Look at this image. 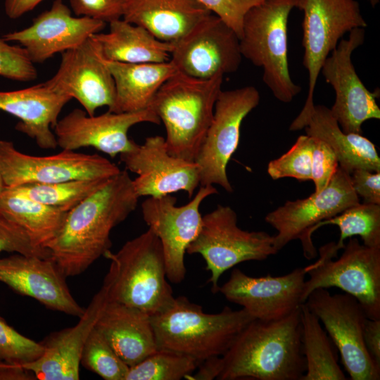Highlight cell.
Returning <instances> with one entry per match:
<instances>
[{"instance_id": "4fadbf2b", "label": "cell", "mask_w": 380, "mask_h": 380, "mask_svg": "<svg viewBox=\"0 0 380 380\" xmlns=\"http://www.w3.org/2000/svg\"><path fill=\"white\" fill-rule=\"evenodd\" d=\"M0 170L6 187L80 179H110L121 171L99 154L62 150L51 156H31L19 151L13 142L6 140H0Z\"/></svg>"}, {"instance_id": "74e56055", "label": "cell", "mask_w": 380, "mask_h": 380, "mask_svg": "<svg viewBox=\"0 0 380 380\" xmlns=\"http://www.w3.org/2000/svg\"><path fill=\"white\" fill-rule=\"evenodd\" d=\"M0 76L18 82H30L37 71L27 51L21 46L11 45L0 38Z\"/></svg>"}, {"instance_id": "7402d4cb", "label": "cell", "mask_w": 380, "mask_h": 380, "mask_svg": "<svg viewBox=\"0 0 380 380\" xmlns=\"http://www.w3.org/2000/svg\"><path fill=\"white\" fill-rule=\"evenodd\" d=\"M65 279L50 258L19 253L0 258V282L50 310L80 317L85 308L75 300Z\"/></svg>"}, {"instance_id": "603a6c76", "label": "cell", "mask_w": 380, "mask_h": 380, "mask_svg": "<svg viewBox=\"0 0 380 380\" xmlns=\"http://www.w3.org/2000/svg\"><path fill=\"white\" fill-rule=\"evenodd\" d=\"M108 300L102 286L73 327L51 334L42 343L44 351L23 367L39 380H77L84 344Z\"/></svg>"}, {"instance_id": "60d3db41", "label": "cell", "mask_w": 380, "mask_h": 380, "mask_svg": "<svg viewBox=\"0 0 380 380\" xmlns=\"http://www.w3.org/2000/svg\"><path fill=\"white\" fill-rule=\"evenodd\" d=\"M212 13L221 18L240 39L243 18L253 6L265 0H197Z\"/></svg>"}, {"instance_id": "f35d334b", "label": "cell", "mask_w": 380, "mask_h": 380, "mask_svg": "<svg viewBox=\"0 0 380 380\" xmlns=\"http://www.w3.org/2000/svg\"><path fill=\"white\" fill-rule=\"evenodd\" d=\"M4 251L50 258L48 249L35 244L20 227L0 213V253Z\"/></svg>"}, {"instance_id": "836d02e7", "label": "cell", "mask_w": 380, "mask_h": 380, "mask_svg": "<svg viewBox=\"0 0 380 380\" xmlns=\"http://www.w3.org/2000/svg\"><path fill=\"white\" fill-rule=\"evenodd\" d=\"M198 365L191 357L158 349L137 365L130 367L125 380L188 379Z\"/></svg>"}, {"instance_id": "5b68a950", "label": "cell", "mask_w": 380, "mask_h": 380, "mask_svg": "<svg viewBox=\"0 0 380 380\" xmlns=\"http://www.w3.org/2000/svg\"><path fill=\"white\" fill-rule=\"evenodd\" d=\"M110 260L103 286L110 301L138 308L150 316L167 309L175 297L167 278L161 243L148 229L127 241Z\"/></svg>"}, {"instance_id": "d6986e66", "label": "cell", "mask_w": 380, "mask_h": 380, "mask_svg": "<svg viewBox=\"0 0 380 380\" xmlns=\"http://www.w3.org/2000/svg\"><path fill=\"white\" fill-rule=\"evenodd\" d=\"M306 274L304 267H298L284 275L254 277L235 268L218 292L229 302L241 306L254 319L276 321L302 304Z\"/></svg>"}, {"instance_id": "ab89813d", "label": "cell", "mask_w": 380, "mask_h": 380, "mask_svg": "<svg viewBox=\"0 0 380 380\" xmlns=\"http://www.w3.org/2000/svg\"><path fill=\"white\" fill-rule=\"evenodd\" d=\"M313 139L311 180L315 184L314 192L318 193L329 184L339 164L336 154L330 146L321 139Z\"/></svg>"}, {"instance_id": "ffe728a7", "label": "cell", "mask_w": 380, "mask_h": 380, "mask_svg": "<svg viewBox=\"0 0 380 380\" xmlns=\"http://www.w3.org/2000/svg\"><path fill=\"white\" fill-rule=\"evenodd\" d=\"M45 84L75 99L89 115L103 106L110 110L115 101L114 80L99 45L91 37L62 53L56 73Z\"/></svg>"}, {"instance_id": "f546056e", "label": "cell", "mask_w": 380, "mask_h": 380, "mask_svg": "<svg viewBox=\"0 0 380 380\" xmlns=\"http://www.w3.org/2000/svg\"><path fill=\"white\" fill-rule=\"evenodd\" d=\"M67 213L34 201L12 187H6L0 197V213L44 248L61 229Z\"/></svg>"}, {"instance_id": "3957f363", "label": "cell", "mask_w": 380, "mask_h": 380, "mask_svg": "<svg viewBox=\"0 0 380 380\" xmlns=\"http://www.w3.org/2000/svg\"><path fill=\"white\" fill-rule=\"evenodd\" d=\"M150 317L158 349L187 356L198 365L224 355L254 319L244 309L228 306L218 313H205L184 296L175 298L167 309Z\"/></svg>"}, {"instance_id": "5bb4252c", "label": "cell", "mask_w": 380, "mask_h": 380, "mask_svg": "<svg viewBox=\"0 0 380 380\" xmlns=\"http://www.w3.org/2000/svg\"><path fill=\"white\" fill-rule=\"evenodd\" d=\"M216 194L213 185H207L201 186L194 198L181 206L176 205L177 198L170 194L149 196L142 202L143 219L161 243L169 281L179 284L184 279L186 248L202 224L200 205Z\"/></svg>"}, {"instance_id": "f6af8a7d", "label": "cell", "mask_w": 380, "mask_h": 380, "mask_svg": "<svg viewBox=\"0 0 380 380\" xmlns=\"http://www.w3.org/2000/svg\"><path fill=\"white\" fill-rule=\"evenodd\" d=\"M223 369L222 356L210 357L197 367L196 371L189 377V380L217 379Z\"/></svg>"}, {"instance_id": "cb8c5ba5", "label": "cell", "mask_w": 380, "mask_h": 380, "mask_svg": "<svg viewBox=\"0 0 380 380\" xmlns=\"http://www.w3.org/2000/svg\"><path fill=\"white\" fill-rule=\"evenodd\" d=\"M72 99L44 83L28 88L0 91V110L19 119L15 129L44 149L57 145L53 127L63 107Z\"/></svg>"}, {"instance_id": "bcb514c9", "label": "cell", "mask_w": 380, "mask_h": 380, "mask_svg": "<svg viewBox=\"0 0 380 380\" xmlns=\"http://www.w3.org/2000/svg\"><path fill=\"white\" fill-rule=\"evenodd\" d=\"M34 374L22 365L0 360V380H34Z\"/></svg>"}, {"instance_id": "ba28073f", "label": "cell", "mask_w": 380, "mask_h": 380, "mask_svg": "<svg viewBox=\"0 0 380 380\" xmlns=\"http://www.w3.org/2000/svg\"><path fill=\"white\" fill-rule=\"evenodd\" d=\"M303 303L317 289L336 287L355 298L367 318L380 319V248L361 244L350 238L337 260L319 258L304 267Z\"/></svg>"}, {"instance_id": "ac0fdd59", "label": "cell", "mask_w": 380, "mask_h": 380, "mask_svg": "<svg viewBox=\"0 0 380 380\" xmlns=\"http://www.w3.org/2000/svg\"><path fill=\"white\" fill-rule=\"evenodd\" d=\"M120 159L127 170L138 175L133 185L139 197L184 191L191 198L200 185L197 163L170 154L160 136L147 137L141 145L136 144L120 154Z\"/></svg>"}, {"instance_id": "e575fe53", "label": "cell", "mask_w": 380, "mask_h": 380, "mask_svg": "<svg viewBox=\"0 0 380 380\" xmlns=\"http://www.w3.org/2000/svg\"><path fill=\"white\" fill-rule=\"evenodd\" d=\"M80 365L105 380H125L129 368L95 328L84 344Z\"/></svg>"}, {"instance_id": "c3c4849f", "label": "cell", "mask_w": 380, "mask_h": 380, "mask_svg": "<svg viewBox=\"0 0 380 380\" xmlns=\"http://www.w3.org/2000/svg\"><path fill=\"white\" fill-rule=\"evenodd\" d=\"M6 186L5 185L3 177L1 175V172L0 170V197L4 193V190L6 189Z\"/></svg>"}, {"instance_id": "7bdbcfd3", "label": "cell", "mask_w": 380, "mask_h": 380, "mask_svg": "<svg viewBox=\"0 0 380 380\" xmlns=\"http://www.w3.org/2000/svg\"><path fill=\"white\" fill-rule=\"evenodd\" d=\"M350 176L353 189L362 203L380 205V172L355 169Z\"/></svg>"}, {"instance_id": "7dc6e473", "label": "cell", "mask_w": 380, "mask_h": 380, "mask_svg": "<svg viewBox=\"0 0 380 380\" xmlns=\"http://www.w3.org/2000/svg\"><path fill=\"white\" fill-rule=\"evenodd\" d=\"M44 0H5L4 9L6 15L15 20L33 10Z\"/></svg>"}, {"instance_id": "8fae6325", "label": "cell", "mask_w": 380, "mask_h": 380, "mask_svg": "<svg viewBox=\"0 0 380 380\" xmlns=\"http://www.w3.org/2000/svg\"><path fill=\"white\" fill-rule=\"evenodd\" d=\"M260 100V93L253 86L220 91L213 120L194 161L199 168L201 186L218 184L227 192L233 191L227 166L238 147L242 122Z\"/></svg>"}, {"instance_id": "1f68e13d", "label": "cell", "mask_w": 380, "mask_h": 380, "mask_svg": "<svg viewBox=\"0 0 380 380\" xmlns=\"http://www.w3.org/2000/svg\"><path fill=\"white\" fill-rule=\"evenodd\" d=\"M336 225L339 228L340 237L333 242L334 250L338 253L345 246L348 238L360 236L363 244L380 248V205L359 203L341 213L319 223L315 231L324 225Z\"/></svg>"}, {"instance_id": "ee69618b", "label": "cell", "mask_w": 380, "mask_h": 380, "mask_svg": "<svg viewBox=\"0 0 380 380\" xmlns=\"http://www.w3.org/2000/svg\"><path fill=\"white\" fill-rule=\"evenodd\" d=\"M363 341L369 355L380 367V319H366L363 327Z\"/></svg>"}, {"instance_id": "7c38bea8", "label": "cell", "mask_w": 380, "mask_h": 380, "mask_svg": "<svg viewBox=\"0 0 380 380\" xmlns=\"http://www.w3.org/2000/svg\"><path fill=\"white\" fill-rule=\"evenodd\" d=\"M332 340L352 380H379L380 367L369 355L363 341L367 318L357 300L347 293L312 291L304 302Z\"/></svg>"}, {"instance_id": "f1b7e54d", "label": "cell", "mask_w": 380, "mask_h": 380, "mask_svg": "<svg viewBox=\"0 0 380 380\" xmlns=\"http://www.w3.org/2000/svg\"><path fill=\"white\" fill-rule=\"evenodd\" d=\"M91 37L106 59L122 63L168 62L172 50V43L160 41L143 27L123 19L110 22L108 32Z\"/></svg>"}, {"instance_id": "b9f144b4", "label": "cell", "mask_w": 380, "mask_h": 380, "mask_svg": "<svg viewBox=\"0 0 380 380\" xmlns=\"http://www.w3.org/2000/svg\"><path fill=\"white\" fill-rule=\"evenodd\" d=\"M77 16L110 23L121 19L126 0H68Z\"/></svg>"}, {"instance_id": "83f0119b", "label": "cell", "mask_w": 380, "mask_h": 380, "mask_svg": "<svg viewBox=\"0 0 380 380\" xmlns=\"http://www.w3.org/2000/svg\"><path fill=\"white\" fill-rule=\"evenodd\" d=\"M105 62L115 82V101L108 110L113 113L148 108L161 85L177 71L170 61L128 63L105 58Z\"/></svg>"}, {"instance_id": "8992f818", "label": "cell", "mask_w": 380, "mask_h": 380, "mask_svg": "<svg viewBox=\"0 0 380 380\" xmlns=\"http://www.w3.org/2000/svg\"><path fill=\"white\" fill-rule=\"evenodd\" d=\"M297 0H265L246 13L239 46L242 57L262 69V81L279 101L290 103L300 92L291 77L288 20Z\"/></svg>"}, {"instance_id": "8d00e7d4", "label": "cell", "mask_w": 380, "mask_h": 380, "mask_svg": "<svg viewBox=\"0 0 380 380\" xmlns=\"http://www.w3.org/2000/svg\"><path fill=\"white\" fill-rule=\"evenodd\" d=\"M42 343L24 336L0 317V360L25 365L43 353Z\"/></svg>"}, {"instance_id": "d6a6232c", "label": "cell", "mask_w": 380, "mask_h": 380, "mask_svg": "<svg viewBox=\"0 0 380 380\" xmlns=\"http://www.w3.org/2000/svg\"><path fill=\"white\" fill-rule=\"evenodd\" d=\"M111 178L80 179L51 184L32 183L12 188L34 201L68 212L103 187Z\"/></svg>"}, {"instance_id": "484cf974", "label": "cell", "mask_w": 380, "mask_h": 380, "mask_svg": "<svg viewBox=\"0 0 380 380\" xmlns=\"http://www.w3.org/2000/svg\"><path fill=\"white\" fill-rule=\"evenodd\" d=\"M305 129L306 134L326 142L336 154L339 167L350 175L355 169L380 172V158L375 145L361 134L345 133L330 109L314 105L302 120L291 122L289 129Z\"/></svg>"}, {"instance_id": "7a4b0ae2", "label": "cell", "mask_w": 380, "mask_h": 380, "mask_svg": "<svg viewBox=\"0 0 380 380\" xmlns=\"http://www.w3.org/2000/svg\"><path fill=\"white\" fill-rule=\"evenodd\" d=\"M222 357L220 380H301L300 308L279 320H252Z\"/></svg>"}, {"instance_id": "4316f807", "label": "cell", "mask_w": 380, "mask_h": 380, "mask_svg": "<svg viewBox=\"0 0 380 380\" xmlns=\"http://www.w3.org/2000/svg\"><path fill=\"white\" fill-rule=\"evenodd\" d=\"M211 13L197 0H126L122 18L172 43Z\"/></svg>"}, {"instance_id": "6da1fadb", "label": "cell", "mask_w": 380, "mask_h": 380, "mask_svg": "<svg viewBox=\"0 0 380 380\" xmlns=\"http://www.w3.org/2000/svg\"><path fill=\"white\" fill-rule=\"evenodd\" d=\"M139 198L124 170L67 213L61 229L45 246L66 277L82 274L110 251L112 229L136 209Z\"/></svg>"}, {"instance_id": "9a60e30c", "label": "cell", "mask_w": 380, "mask_h": 380, "mask_svg": "<svg viewBox=\"0 0 380 380\" xmlns=\"http://www.w3.org/2000/svg\"><path fill=\"white\" fill-rule=\"evenodd\" d=\"M172 44L170 62L177 71L196 79L234 72L242 61L239 37L213 13Z\"/></svg>"}, {"instance_id": "681fc988", "label": "cell", "mask_w": 380, "mask_h": 380, "mask_svg": "<svg viewBox=\"0 0 380 380\" xmlns=\"http://www.w3.org/2000/svg\"><path fill=\"white\" fill-rule=\"evenodd\" d=\"M372 6L374 7L379 2V0H367Z\"/></svg>"}, {"instance_id": "d4e9b609", "label": "cell", "mask_w": 380, "mask_h": 380, "mask_svg": "<svg viewBox=\"0 0 380 380\" xmlns=\"http://www.w3.org/2000/svg\"><path fill=\"white\" fill-rule=\"evenodd\" d=\"M94 328L129 367L158 350L150 315L138 308L108 300Z\"/></svg>"}, {"instance_id": "e0dca14e", "label": "cell", "mask_w": 380, "mask_h": 380, "mask_svg": "<svg viewBox=\"0 0 380 380\" xmlns=\"http://www.w3.org/2000/svg\"><path fill=\"white\" fill-rule=\"evenodd\" d=\"M141 122L159 125L160 120L150 108L125 113L107 111L97 116L75 108L58 120L53 132L62 150L93 147L114 158L135 146L137 143L129 138L128 132Z\"/></svg>"}, {"instance_id": "4dcf8cb0", "label": "cell", "mask_w": 380, "mask_h": 380, "mask_svg": "<svg viewBox=\"0 0 380 380\" xmlns=\"http://www.w3.org/2000/svg\"><path fill=\"white\" fill-rule=\"evenodd\" d=\"M301 341L306 372L301 380H346L338 350L317 317L300 304Z\"/></svg>"}, {"instance_id": "44dd1931", "label": "cell", "mask_w": 380, "mask_h": 380, "mask_svg": "<svg viewBox=\"0 0 380 380\" xmlns=\"http://www.w3.org/2000/svg\"><path fill=\"white\" fill-rule=\"evenodd\" d=\"M106 23L88 17H74L63 0L33 19L30 26L2 38L20 44L32 63H43L57 53L72 49L102 31Z\"/></svg>"}, {"instance_id": "9c48e42d", "label": "cell", "mask_w": 380, "mask_h": 380, "mask_svg": "<svg viewBox=\"0 0 380 380\" xmlns=\"http://www.w3.org/2000/svg\"><path fill=\"white\" fill-rule=\"evenodd\" d=\"M303 12V65L308 72V91L304 106L295 118L300 120L312 109L314 93L322 65L343 35L367 23L356 0H297Z\"/></svg>"}, {"instance_id": "52a82bcc", "label": "cell", "mask_w": 380, "mask_h": 380, "mask_svg": "<svg viewBox=\"0 0 380 380\" xmlns=\"http://www.w3.org/2000/svg\"><path fill=\"white\" fill-rule=\"evenodd\" d=\"M277 252L274 236L241 229L236 213L222 205L202 216L200 232L186 248V253L199 254L204 259L214 293L219 291L220 277L228 270L243 262L266 260Z\"/></svg>"}, {"instance_id": "2e32d148", "label": "cell", "mask_w": 380, "mask_h": 380, "mask_svg": "<svg viewBox=\"0 0 380 380\" xmlns=\"http://www.w3.org/2000/svg\"><path fill=\"white\" fill-rule=\"evenodd\" d=\"M347 39L340 40L336 48L324 61L321 71L325 81L334 89L336 98L330 109L345 133L362 134V124L371 119H380L376 98L357 75L352 63L353 52L365 41V28H355Z\"/></svg>"}, {"instance_id": "d590c367", "label": "cell", "mask_w": 380, "mask_h": 380, "mask_svg": "<svg viewBox=\"0 0 380 380\" xmlns=\"http://www.w3.org/2000/svg\"><path fill=\"white\" fill-rule=\"evenodd\" d=\"M313 137H298L291 148L279 158L270 161L267 173L272 179L292 177L299 181L311 180Z\"/></svg>"}, {"instance_id": "30bf717a", "label": "cell", "mask_w": 380, "mask_h": 380, "mask_svg": "<svg viewBox=\"0 0 380 380\" xmlns=\"http://www.w3.org/2000/svg\"><path fill=\"white\" fill-rule=\"evenodd\" d=\"M359 203L350 175L338 167L322 191L314 192L303 199L287 201L270 212L265 220L277 232L274 236L277 251L290 241L299 239L304 256L311 260L317 256L311 239L315 227Z\"/></svg>"}, {"instance_id": "277c9868", "label": "cell", "mask_w": 380, "mask_h": 380, "mask_svg": "<svg viewBox=\"0 0 380 380\" xmlns=\"http://www.w3.org/2000/svg\"><path fill=\"white\" fill-rule=\"evenodd\" d=\"M223 77L218 74L200 80L176 71L157 91L148 108L165 126L170 154L195 161L213 120Z\"/></svg>"}]
</instances>
